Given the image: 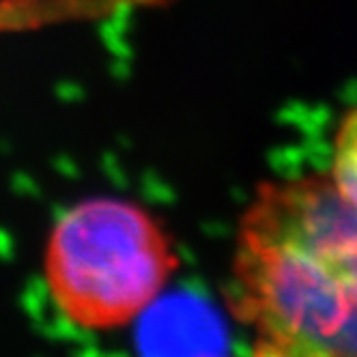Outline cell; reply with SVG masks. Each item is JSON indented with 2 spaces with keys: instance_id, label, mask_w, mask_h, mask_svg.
I'll use <instances>...</instances> for the list:
<instances>
[{
  "instance_id": "cell-1",
  "label": "cell",
  "mask_w": 357,
  "mask_h": 357,
  "mask_svg": "<svg viewBox=\"0 0 357 357\" xmlns=\"http://www.w3.org/2000/svg\"><path fill=\"white\" fill-rule=\"evenodd\" d=\"M226 299L257 355L357 357V211L329 172L257 188Z\"/></svg>"
},
{
  "instance_id": "cell-2",
  "label": "cell",
  "mask_w": 357,
  "mask_h": 357,
  "mask_svg": "<svg viewBox=\"0 0 357 357\" xmlns=\"http://www.w3.org/2000/svg\"><path fill=\"white\" fill-rule=\"evenodd\" d=\"M178 263L170 233L146 207L93 196L56 218L43 248V280L71 325L114 331L160 299Z\"/></svg>"
},
{
  "instance_id": "cell-3",
  "label": "cell",
  "mask_w": 357,
  "mask_h": 357,
  "mask_svg": "<svg viewBox=\"0 0 357 357\" xmlns=\"http://www.w3.org/2000/svg\"><path fill=\"white\" fill-rule=\"evenodd\" d=\"M329 176L342 198L357 211V106L344 112L334 132Z\"/></svg>"
}]
</instances>
